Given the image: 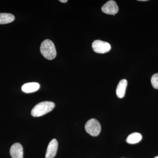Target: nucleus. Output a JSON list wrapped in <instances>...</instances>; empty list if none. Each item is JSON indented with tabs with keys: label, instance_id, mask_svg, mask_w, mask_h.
I'll list each match as a JSON object with an SVG mask.
<instances>
[{
	"label": "nucleus",
	"instance_id": "nucleus-7",
	"mask_svg": "<svg viewBox=\"0 0 158 158\" xmlns=\"http://www.w3.org/2000/svg\"><path fill=\"white\" fill-rule=\"evenodd\" d=\"M10 153L12 158H23V149L21 144L15 143L11 146Z\"/></svg>",
	"mask_w": 158,
	"mask_h": 158
},
{
	"label": "nucleus",
	"instance_id": "nucleus-1",
	"mask_svg": "<svg viewBox=\"0 0 158 158\" xmlns=\"http://www.w3.org/2000/svg\"><path fill=\"white\" fill-rule=\"evenodd\" d=\"M55 107V103L53 102H41L34 107L31 111V114L34 117H39L51 112Z\"/></svg>",
	"mask_w": 158,
	"mask_h": 158
},
{
	"label": "nucleus",
	"instance_id": "nucleus-12",
	"mask_svg": "<svg viewBox=\"0 0 158 158\" xmlns=\"http://www.w3.org/2000/svg\"><path fill=\"white\" fill-rule=\"evenodd\" d=\"M152 85L155 89H158V73L155 74L151 78Z\"/></svg>",
	"mask_w": 158,
	"mask_h": 158
},
{
	"label": "nucleus",
	"instance_id": "nucleus-6",
	"mask_svg": "<svg viewBox=\"0 0 158 158\" xmlns=\"http://www.w3.org/2000/svg\"><path fill=\"white\" fill-rule=\"evenodd\" d=\"M58 143L56 139H53L50 142L46 153L45 158H54L56 155Z\"/></svg>",
	"mask_w": 158,
	"mask_h": 158
},
{
	"label": "nucleus",
	"instance_id": "nucleus-2",
	"mask_svg": "<svg viewBox=\"0 0 158 158\" xmlns=\"http://www.w3.org/2000/svg\"><path fill=\"white\" fill-rule=\"evenodd\" d=\"M41 54L46 59L52 60L56 56V51L53 42L50 40L47 39L43 41L40 45Z\"/></svg>",
	"mask_w": 158,
	"mask_h": 158
},
{
	"label": "nucleus",
	"instance_id": "nucleus-5",
	"mask_svg": "<svg viewBox=\"0 0 158 158\" xmlns=\"http://www.w3.org/2000/svg\"><path fill=\"white\" fill-rule=\"evenodd\" d=\"M102 11L106 14L114 15L118 12V6L115 1L111 0L108 1L103 6Z\"/></svg>",
	"mask_w": 158,
	"mask_h": 158
},
{
	"label": "nucleus",
	"instance_id": "nucleus-15",
	"mask_svg": "<svg viewBox=\"0 0 158 158\" xmlns=\"http://www.w3.org/2000/svg\"><path fill=\"white\" fill-rule=\"evenodd\" d=\"M154 158H158V156H157L155 157Z\"/></svg>",
	"mask_w": 158,
	"mask_h": 158
},
{
	"label": "nucleus",
	"instance_id": "nucleus-10",
	"mask_svg": "<svg viewBox=\"0 0 158 158\" xmlns=\"http://www.w3.org/2000/svg\"><path fill=\"white\" fill-rule=\"evenodd\" d=\"M142 137L141 134L135 132L131 134L128 136L126 141L128 144H135L141 141Z\"/></svg>",
	"mask_w": 158,
	"mask_h": 158
},
{
	"label": "nucleus",
	"instance_id": "nucleus-14",
	"mask_svg": "<svg viewBox=\"0 0 158 158\" xmlns=\"http://www.w3.org/2000/svg\"><path fill=\"white\" fill-rule=\"evenodd\" d=\"M138 1H140V2H147L148 0H139Z\"/></svg>",
	"mask_w": 158,
	"mask_h": 158
},
{
	"label": "nucleus",
	"instance_id": "nucleus-11",
	"mask_svg": "<svg viewBox=\"0 0 158 158\" xmlns=\"http://www.w3.org/2000/svg\"><path fill=\"white\" fill-rule=\"evenodd\" d=\"M15 19L14 15L10 13H0V24H5L12 22Z\"/></svg>",
	"mask_w": 158,
	"mask_h": 158
},
{
	"label": "nucleus",
	"instance_id": "nucleus-13",
	"mask_svg": "<svg viewBox=\"0 0 158 158\" xmlns=\"http://www.w3.org/2000/svg\"><path fill=\"white\" fill-rule=\"evenodd\" d=\"M59 2L62 3H66L67 2H68V1H67V0H60Z\"/></svg>",
	"mask_w": 158,
	"mask_h": 158
},
{
	"label": "nucleus",
	"instance_id": "nucleus-9",
	"mask_svg": "<svg viewBox=\"0 0 158 158\" xmlns=\"http://www.w3.org/2000/svg\"><path fill=\"white\" fill-rule=\"evenodd\" d=\"M40 85L36 82L26 83L22 87V90L26 93H33L39 89Z\"/></svg>",
	"mask_w": 158,
	"mask_h": 158
},
{
	"label": "nucleus",
	"instance_id": "nucleus-4",
	"mask_svg": "<svg viewBox=\"0 0 158 158\" xmlns=\"http://www.w3.org/2000/svg\"><path fill=\"white\" fill-rule=\"evenodd\" d=\"M92 46L94 51L99 54L106 53L111 49V45L109 43L100 40H94Z\"/></svg>",
	"mask_w": 158,
	"mask_h": 158
},
{
	"label": "nucleus",
	"instance_id": "nucleus-8",
	"mask_svg": "<svg viewBox=\"0 0 158 158\" xmlns=\"http://www.w3.org/2000/svg\"><path fill=\"white\" fill-rule=\"evenodd\" d=\"M127 85V81L126 79H122L118 83L116 89L117 97L122 98L124 97Z\"/></svg>",
	"mask_w": 158,
	"mask_h": 158
},
{
	"label": "nucleus",
	"instance_id": "nucleus-3",
	"mask_svg": "<svg viewBox=\"0 0 158 158\" xmlns=\"http://www.w3.org/2000/svg\"><path fill=\"white\" fill-rule=\"evenodd\" d=\"M86 132L92 136H97L101 130L100 123L95 118H91L86 123L85 125Z\"/></svg>",
	"mask_w": 158,
	"mask_h": 158
}]
</instances>
